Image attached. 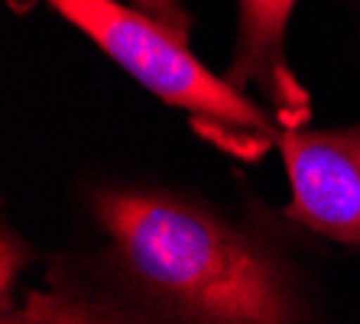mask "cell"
<instances>
[{"instance_id": "obj_1", "label": "cell", "mask_w": 360, "mask_h": 324, "mask_svg": "<svg viewBox=\"0 0 360 324\" xmlns=\"http://www.w3.org/2000/svg\"><path fill=\"white\" fill-rule=\"evenodd\" d=\"M94 211L127 273L188 321L279 324L302 308L283 269L214 214L156 191H101Z\"/></svg>"}, {"instance_id": "obj_3", "label": "cell", "mask_w": 360, "mask_h": 324, "mask_svg": "<svg viewBox=\"0 0 360 324\" xmlns=\"http://www.w3.org/2000/svg\"><path fill=\"white\" fill-rule=\"evenodd\" d=\"M292 201L285 214L360 247V127L344 130H276Z\"/></svg>"}, {"instance_id": "obj_5", "label": "cell", "mask_w": 360, "mask_h": 324, "mask_svg": "<svg viewBox=\"0 0 360 324\" xmlns=\"http://www.w3.org/2000/svg\"><path fill=\"white\" fill-rule=\"evenodd\" d=\"M130 4H136V7H143L146 13L160 17L162 23L176 26L179 33L188 36V13H185L182 0H130Z\"/></svg>"}, {"instance_id": "obj_6", "label": "cell", "mask_w": 360, "mask_h": 324, "mask_svg": "<svg viewBox=\"0 0 360 324\" xmlns=\"http://www.w3.org/2000/svg\"><path fill=\"white\" fill-rule=\"evenodd\" d=\"M17 247H20V240H13L10 233H4V243H0V257H4V279H0V289H4V315L10 311V295H13V273L17 269H23V263L26 259H20L17 263Z\"/></svg>"}, {"instance_id": "obj_4", "label": "cell", "mask_w": 360, "mask_h": 324, "mask_svg": "<svg viewBox=\"0 0 360 324\" xmlns=\"http://www.w3.org/2000/svg\"><path fill=\"white\" fill-rule=\"evenodd\" d=\"M295 0H240V49H237V78L243 82H276L283 78V39L292 17Z\"/></svg>"}, {"instance_id": "obj_2", "label": "cell", "mask_w": 360, "mask_h": 324, "mask_svg": "<svg viewBox=\"0 0 360 324\" xmlns=\"http://www.w3.org/2000/svg\"><path fill=\"white\" fill-rule=\"evenodd\" d=\"M62 20L82 30L130 78L179 110L224 130L276 136L250 98L231 78H218L192 49L188 36L136 4L120 0H46Z\"/></svg>"}]
</instances>
